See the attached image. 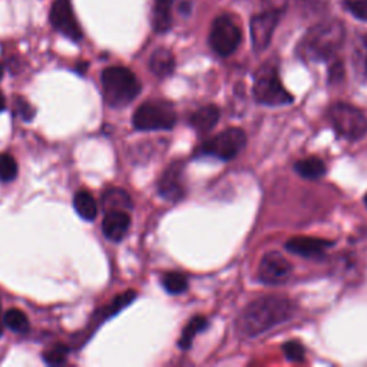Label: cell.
I'll list each match as a JSON object with an SVG mask.
<instances>
[{
  "instance_id": "11",
  "label": "cell",
  "mask_w": 367,
  "mask_h": 367,
  "mask_svg": "<svg viewBox=\"0 0 367 367\" xmlns=\"http://www.w3.org/2000/svg\"><path fill=\"white\" fill-rule=\"evenodd\" d=\"M291 273L290 261L280 253L272 251L267 253L258 267V279L264 284H280Z\"/></svg>"
},
{
  "instance_id": "34",
  "label": "cell",
  "mask_w": 367,
  "mask_h": 367,
  "mask_svg": "<svg viewBox=\"0 0 367 367\" xmlns=\"http://www.w3.org/2000/svg\"><path fill=\"white\" fill-rule=\"evenodd\" d=\"M0 336H2V306H0Z\"/></svg>"
},
{
  "instance_id": "2",
  "label": "cell",
  "mask_w": 367,
  "mask_h": 367,
  "mask_svg": "<svg viewBox=\"0 0 367 367\" xmlns=\"http://www.w3.org/2000/svg\"><path fill=\"white\" fill-rule=\"evenodd\" d=\"M345 40V28L340 22H326L313 28L300 45L303 59L322 62L330 59Z\"/></svg>"
},
{
  "instance_id": "36",
  "label": "cell",
  "mask_w": 367,
  "mask_h": 367,
  "mask_svg": "<svg viewBox=\"0 0 367 367\" xmlns=\"http://www.w3.org/2000/svg\"><path fill=\"white\" fill-rule=\"evenodd\" d=\"M364 204L367 205V194H366V197H364Z\"/></svg>"
},
{
  "instance_id": "9",
  "label": "cell",
  "mask_w": 367,
  "mask_h": 367,
  "mask_svg": "<svg viewBox=\"0 0 367 367\" xmlns=\"http://www.w3.org/2000/svg\"><path fill=\"white\" fill-rule=\"evenodd\" d=\"M51 23L65 38L73 42L82 39V31L73 13L70 0H55L51 9Z\"/></svg>"
},
{
  "instance_id": "35",
  "label": "cell",
  "mask_w": 367,
  "mask_h": 367,
  "mask_svg": "<svg viewBox=\"0 0 367 367\" xmlns=\"http://www.w3.org/2000/svg\"><path fill=\"white\" fill-rule=\"evenodd\" d=\"M3 72H5V69H3V65L0 63V81H2V78H3Z\"/></svg>"
},
{
  "instance_id": "21",
  "label": "cell",
  "mask_w": 367,
  "mask_h": 367,
  "mask_svg": "<svg viewBox=\"0 0 367 367\" xmlns=\"http://www.w3.org/2000/svg\"><path fill=\"white\" fill-rule=\"evenodd\" d=\"M174 0H155L154 8V31L158 33H164L171 28V6Z\"/></svg>"
},
{
  "instance_id": "32",
  "label": "cell",
  "mask_w": 367,
  "mask_h": 367,
  "mask_svg": "<svg viewBox=\"0 0 367 367\" xmlns=\"http://www.w3.org/2000/svg\"><path fill=\"white\" fill-rule=\"evenodd\" d=\"M5 108H6V100H5L3 93L0 92V112H2Z\"/></svg>"
},
{
  "instance_id": "17",
  "label": "cell",
  "mask_w": 367,
  "mask_h": 367,
  "mask_svg": "<svg viewBox=\"0 0 367 367\" xmlns=\"http://www.w3.org/2000/svg\"><path fill=\"white\" fill-rule=\"evenodd\" d=\"M102 205L105 211H114V210H131L132 208V200L130 194L120 188H109L102 194Z\"/></svg>"
},
{
  "instance_id": "33",
  "label": "cell",
  "mask_w": 367,
  "mask_h": 367,
  "mask_svg": "<svg viewBox=\"0 0 367 367\" xmlns=\"http://www.w3.org/2000/svg\"><path fill=\"white\" fill-rule=\"evenodd\" d=\"M364 46H366V51H367V35L364 36ZM364 70H366V77H367V54H366V63H364Z\"/></svg>"
},
{
  "instance_id": "24",
  "label": "cell",
  "mask_w": 367,
  "mask_h": 367,
  "mask_svg": "<svg viewBox=\"0 0 367 367\" xmlns=\"http://www.w3.org/2000/svg\"><path fill=\"white\" fill-rule=\"evenodd\" d=\"M162 287L169 295H181L188 288V281L184 274L169 272L162 276Z\"/></svg>"
},
{
  "instance_id": "7",
  "label": "cell",
  "mask_w": 367,
  "mask_h": 367,
  "mask_svg": "<svg viewBox=\"0 0 367 367\" xmlns=\"http://www.w3.org/2000/svg\"><path fill=\"white\" fill-rule=\"evenodd\" d=\"M246 143L247 136L242 130L228 128L215 135L212 139L204 142L198 148V154L214 157L221 161H230L241 153Z\"/></svg>"
},
{
  "instance_id": "13",
  "label": "cell",
  "mask_w": 367,
  "mask_h": 367,
  "mask_svg": "<svg viewBox=\"0 0 367 367\" xmlns=\"http://www.w3.org/2000/svg\"><path fill=\"white\" fill-rule=\"evenodd\" d=\"M333 246L331 241L314 238V237H295L290 238L286 244V249L291 253L303 257L322 256L327 247Z\"/></svg>"
},
{
  "instance_id": "4",
  "label": "cell",
  "mask_w": 367,
  "mask_h": 367,
  "mask_svg": "<svg viewBox=\"0 0 367 367\" xmlns=\"http://www.w3.org/2000/svg\"><path fill=\"white\" fill-rule=\"evenodd\" d=\"M254 100L261 105H288L292 102L295 97L288 93V91L281 85L279 73L274 65L270 62L263 65L254 78L253 86Z\"/></svg>"
},
{
  "instance_id": "26",
  "label": "cell",
  "mask_w": 367,
  "mask_h": 367,
  "mask_svg": "<svg viewBox=\"0 0 367 367\" xmlns=\"http://www.w3.org/2000/svg\"><path fill=\"white\" fill-rule=\"evenodd\" d=\"M69 354V348L65 345H56L52 349L43 353V360L49 366H61L66 361Z\"/></svg>"
},
{
  "instance_id": "19",
  "label": "cell",
  "mask_w": 367,
  "mask_h": 367,
  "mask_svg": "<svg viewBox=\"0 0 367 367\" xmlns=\"http://www.w3.org/2000/svg\"><path fill=\"white\" fill-rule=\"evenodd\" d=\"M296 173L307 180H319L326 174V165L325 162L317 158V157H309L304 159H300L295 165Z\"/></svg>"
},
{
  "instance_id": "12",
  "label": "cell",
  "mask_w": 367,
  "mask_h": 367,
  "mask_svg": "<svg viewBox=\"0 0 367 367\" xmlns=\"http://www.w3.org/2000/svg\"><path fill=\"white\" fill-rule=\"evenodd\" d=\"M158 194L168 201H178L184 197V164L175 161L171 164L158 181Z\"/></svg>"
},
{
  "instance_id": "16",
  "label": "cell",
  "mask_w": 367,
  "mask_h": 367,
  "mask_svg": "<svg viewBox=\"0 0 367 367\" xmlns=\"http://www.w3.org/2000/svg\"><path fill=\"white\" fill-rule=\"evenodd\" d=\"M175 59L171 51L165 47H159L153 54L150 59V69L158 78H166L174 72Z\"/></svg>"
},
{
  "instance_id": "1",
  "label": "cell",
  "mask_w": 367,
  "mask_h": 367,
  "mask_svg": "<svg viewBox=\"0 0 367 367\" xmlns=\"http://www.w3.org/2000/svg\"><path fill=\"white\" fill-rule=\"evenodd\" d=\"M295 303L281 296H265L251 302L235 320V330L241 337H257L290 320L295 314Z\"/></svg>"
},
{
  "instance_id": "3",
  "label": "cell",
  "mask_w": 367,
  "mask_h": 367,
  "mask_svg": "<svg viewBox=\"0 0 367 367\" xmlns=\"http://www.w3.org/2000/svg\"><path fill=\"white\" fill-rule=\"evenodd\" d=\"M101 82L104 100L112 108L130 105L141 92V82L128 68H107L101 75Z\"/></svg>"
},
{
  "instance_id": "15",
  "label": "cell",
  "mask_w": 367,
  "mask_h": 367,
  "mask_svg": "<svg viewBox=\"0 0 367 367\" xmlns=\"http://www.w3.org/2000/svg\"><path fill=\"white\" fill-rule=\"evenodd\" d=\"M218 119H219V109L214 105H207L192 114L189 124L197 132L205 134L217 125Z\"/></svg>"
},
{
  "instance_id": "20",
  "label": "cell",
  "mask_w": 367,
  "mask_h": 367,
  "mask_svg": "<svg viewBox=\"0 0 367 367\" xmlns=\"http://www.w3.org/2000/svg\"><path fill=\"white\" fill-rule=\"evenodd\" d=\"M208 327V320L207 317L204 315H195L192 319L188 322V325L185 326V329L182 330L181 338L178 340V346L184 350L189 349L192 346V341L198 333L204 331Z\"/></svg>"
},
{
  "instance_id": "31",
  "label": "cell",
  "mask_w": 367,
  "mask_h": 367,
  "mask_svg": "<svg viewBox=\"0 0 367 367\" xmlns=\"http://www.w3.org/2000/svg\"><path fill=\"white\" fill-rule=\"evenodd\" d=\"M287 6V0H264L263 10H272L281 13Z\"/></svg>"
},
{
  "instance_id": "18",
  "label": "cell",
  "mask_w": 367,
  "mask_h": 367,
  "mask_svg": "<svg viewBox=\"0 0 367 367\" xmlns=\"http://www.w3.org/2000/svg\"><path fill=\"white\" fill-rule=\"evenodd\" d=\"M73 207H75V211L85 221H93L97 215V204L92 197V194L85 189L78 191L75 194V197H73Z\"/></svg>"
},
{
  "instance_id": "30",
  "label": "cell",
  "mask_w": 367,
  "mask_h": 367,
  "mask_svg": "<svg viewBox=\"0 0 367 367\" xmlns=\"http://www.w3.org/2000/svg\"><path fill=\"white\" fill-rule=\"evenodd\" d=\"M343 75H345L343 63H341V62H334V65H331V68H330L329 81H330L331 84H333V82H340L341 79H343Z\"/></svg>"
},
{
  "instance_id": "28",
  "label": "cell",
  "mask_w": 367,
  "mask_h": 367,
  "mask_svg": "<svg viewBox=\"0 0 367 367\" xmlns=\"http://www.w3.org/2000/svg\"><path fill=\"white\" fill-rule=\"evenodd\" d=\"M349 10L360 20H367V0H349Z\"/></svg>"
},
{
  "instance_id": "5",
  "label": "cell",
  "mask_w": 367,
  "mask_h": 367,
  "mask_svg": "<svg viewBox=\"0 0 367 367\" xmlns=\"http://www.w3.org/2000/svg\"><path fill=\"white\" fill-rule=\"evenodd\" d=\"M132 124L138 131L173 130L177 124V114L166 101H148L135 111Z\"/></svg>"
},
{
  "instance_id": "10",
  "label": "cell",
  "mask_w": 367,
  "mask_h": 367,
  "mask_svg": "<svg viewBox=\"0 0 367 367\" xmlns=\"http://www.w3.org/2000/svg\"><path fill=\"white\" fill-rule=\"evenodd\" d=\"M279 12L272 10H263L261 13L256 15L251 19L250 24V33H251V42L256 52H263L268 47L272 42L273 33L277 28V23L280 19Z\"/></svg>"
},
{
  "instance_id": "27",
  "label": "cell",
  "mask_w": 367,
  "mask_h": 367,
  "mask_svg": "<svg viewBox=\"0 0 367 367\" xmlns=\"http://www.w3.org/2000/svg\"><path fill=\"white\" fill-rule=\"evenodd\" d=\"M283 352H284V356L290 361H295V363L303 361L306 357V350L299 343V341H287V343L283 346Z\"/></svg>"
},
{
  "instance_id": "8",
  "label": "cell",
  "mask_w": 367,
  "mask_h": 367,
  "mask_svg": "<svg viewBox=\"0 0 367 367\" xmlns=\"http://www.w3.org/2000/svg\"><path fill=\"white\" fill-rule=\"evenodd\" d=\"M241 43V31L227 16H219L214 20L210 33V45L219 56L233 55Z\"/></svg>"
},
{
  "instance_id": "25",
  "label": "cell",
  "mask_w": 367,
  "mask_h": 367,
  "mask_svg": "<svg viewBox=\"0 0 367 367\" xmlns=\"http://www.w3.org/2000/svg\"><path fill=\"white\" fill-rule=\"evenodd\" d=\"M17 175V162L9 154L0 155V181L10 182Z\"/></svg>"
},
{
  "instance_id": "14",
  "label": "cell",
  "mask_w": 367,
  "mask_h": 367,
  "mask_svg": "<svg viewBox=\"0 0 367 367\" xmlns=\"http://www.w3.org/2000/svg\"><path fill=\"white\" fill-rule=\"evenodd\" d=\"M130 226L131 218L128 212L124 210H114L107 212L102 223V230L108 240L118 242L127 235Z\"/></svg>"
},
{
  "instance_id": "29",
  "label": "cell",
  "mask_w": 367,
  "mask_h": 367,
  "mask_svg": "<svg viewBox=\"0 0 367 367\" xmlns=\"http://www.w3.org/2000/svg\"><path fill=\"white\" fill-rule=\"evenodd\" d=\"M16 111L23 120H31L35 115V109L24 97H16Z\"/></svg>"
},
{
  "instance_id": "23",
  "label": "cell",
  "mask_w": 367,
  "mask_h": 367,
  "mask_svg": "<svg viewBox=\"0 0 367 367\" xmlns=\"http://www.w3.org/2000/svg\"><path fill=\"white\" fill-rule=\"evenodd\" d=\"M5 325L16 333H28L29 330L28 315L19 309H10L5 314Z\"/></svg>"
},
{
  "instance_id": "22",
  "label": "cell",
  "mask_w": 367,
  "mask_h": 367,
  "mask_svg": "<svg viewBox=\"0 0 367 367\" xmlns=\"http://www.w3.org/2000/svg\"><path fill=\"white\" fill-rule=\"evenodd\" d=\"M135 297H136V292L134 290H128L125 292H122V295L116 296L105 309H102L100 322L107 320V319H109V317L118 314L122 309H125L127 306H130L135 300Z\"/></svg>"
},
{
  "instance_id": "6",
  "label": "cell",
  "mask_w": 367,
  "mask_h": 367,
  "mask_svg": "<svg viewBox=\"0 0 367 367\" xmlns=\"http://www.w3.org/2000/svg\"><path fill=\"white\" fill-rule=\"evenodd\" d=\"M327 118L330 120L334 131L341 136L350 141H357L367 134V118L366 115L349 105L338 102L330 107L327 112Z\"/></svg>"
}]
</instances>
